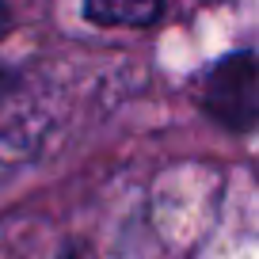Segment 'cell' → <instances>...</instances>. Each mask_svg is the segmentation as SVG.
Returning <instances> with one entry per match:
<instances>
[{
	"label": "cell",
	"mask_w": 259,
	"mask_h": 259,
	"mask_svg": "<svg viewBox=\"0 0 259 259\" xmlns=\"http://www.w3.org/2000/svg\"><path fill=\"white\" fill-rule=\"evenodd\" d=\"M198 107L229 134H248L259 118L255 50H236L210 65L198 80Z\"/></svg>",
	"instance_id": "obj_1"
},
{
	"label": "cell",
	"mask_w": 259,
	"mask_h": 259,
	"mask_svg": "<svg viewBox=\"0 0 259 259\" xmlns=\"http://www.w3.org/2000/svg\"><path fill=\"white\" fill-rule=\"evenodd\" d=\"M57 259H96V255L88 251V244H69V248H65Z\"/></svg>",
	"instance_id": "obj_4"
},
{
	"label": "cell",
	"mask_w": 259,
	"mask_h": 259,
	"mask_svg": "<svg viewBox=\"0 0 259 259\" xmlns=\"http://www.w3.org/2000/svg\"><path fill=\"white\" fill-rule=\"evenodd\" d=\"M12 23H16V16H12V8L4 4V0H0V38L12 31Z\"/></svg>",
	"instance_id": "obj_5"
},
{
	"label": "cell",
	"mask_w": 259,
	"mask_h": 259,
	"mask_svg": "<svg viewBox=\"0 0 259 259\" xmlns=\"http://www.w3.org/2000/svg\"><path fill=\"white\" fill-rule=\"evenodd\" d=\"M84 19L96 27H149L164 16L168 0H80Z\"/></svg>",
	"instance_id": "obj_2"
},
{
	"label": "cell",
	"mask_w": 259,
	"mask_h": 259,
	"mask_svg": "<svg viewBox=\"0 0 259 259\" xmlns=\"http://www.w3.org/2000/svg\"><path fill=\"white\" fill-rule=\"evenodd\" d=\"M23 99V76L8 65H0V141L12 134L16 126V107Z\"/></svg>",
	"instance_id": "obj_3"
}]
</instances>
